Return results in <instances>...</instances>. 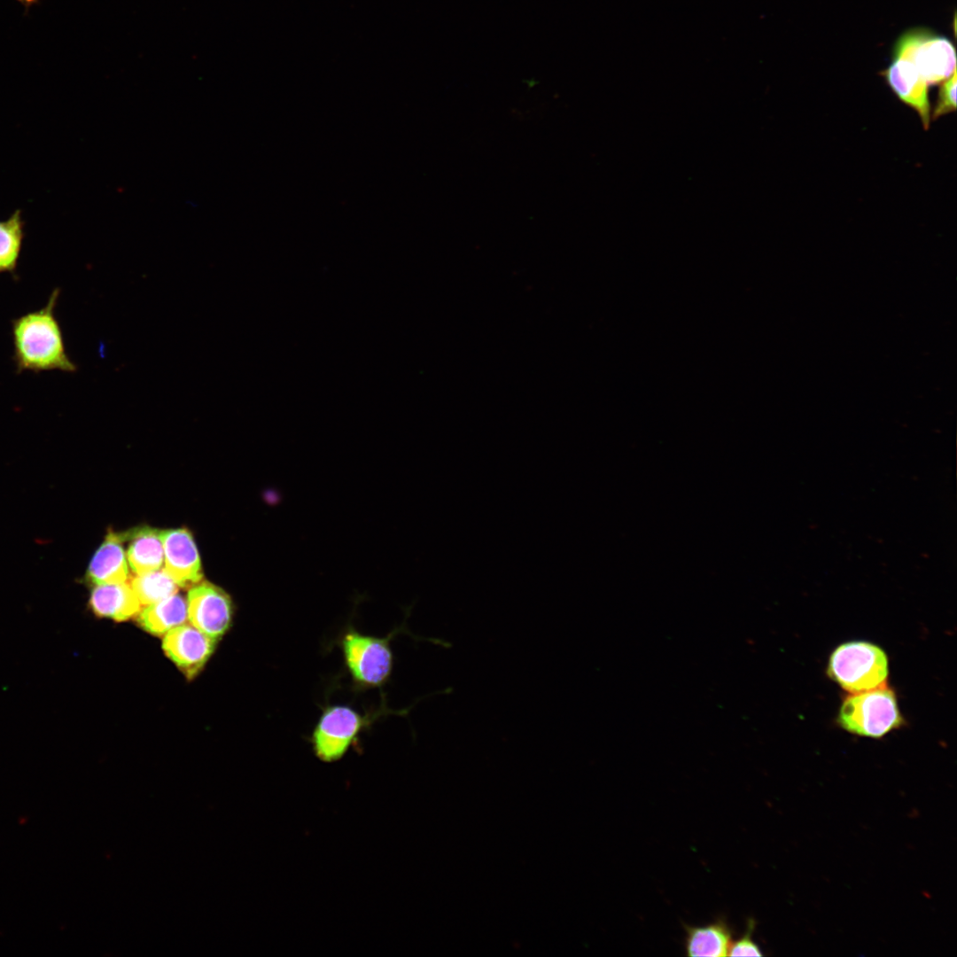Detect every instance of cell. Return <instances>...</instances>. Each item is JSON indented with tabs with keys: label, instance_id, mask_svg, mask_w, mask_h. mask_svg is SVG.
Here are the masks:
<instances>
[{
	"label": "cell",
	"instance_id": "cell-1",
	"mask_svg": "<svg viewBox=\"0 0 957 957\" xmlns=\"http://www.w3.org/2000/svg\"><path fill=\"white\" fill-rule=\"evenodd\" d=\"M59 294L60 290L55 288L43 307L12 320V360L17 374L77 370L66 351L62 329L55 315Z\"/></svg>",
	"mask_w": 957,
	"mask_h": 957
},
{
	"label": "cell",
	"instance_id": "cell-2",
	"mask_svg": "<svg viewBox=\"0 0 957 957\" xmlns=\"http://www.w3.org/2000/svg\"><path fill=\"white\" fill-rule=\"evenodd\" d=\"M321 708V714L308 741L314 755L324 763L342 759L352 747L358 744L362 734L381 718L408 712V709L396 711L389 708L385 695L381 696L377 707L363 712L348 704H326Z\"/></svg>",
	"mask_w": 957,
	"mask_h": 957
},
{
	"label": "cell",
	"instance_id": "cell-3",
	"mask_svg": "<svg viewBox=\"0 0 957 957\" xmlns=\"http://www.w3.org/2000/svg\"><path fill=\"white\" fill-rule=\"evenodd\" d=\"M404 627H396L386 636L364 634L352 624L340 632L336 645L354 691L381 690L388 683L394 665L391 642Z\"/></svg>",
	"mask_w": 957,
	"mask_h": 957
},
{
	"label": "cell",
	"instance_id": "cell-4",
	"mask_svg": "<svg viewBox=\"0 0 957 957\" xmlns=\"http://www.w3.org/2000/svg\"><path fill=\"white\" fill-rule=\"evenodd\" d=\"M827 673L845 691L871 690L886 685L888 657L881 647L869 642H847L832 651Z\"/></svg>",
	"mask_w": 957,
	"mask_h": 957
},
{
	"label": "cell",
	"instance_id": "cell-5",
	"mask_svg": "<svg viewBox=\"0 0 957 957\" xmlns=\"http://www.w3.org/2000/svg\"><path fill=\"white\" fill-rule=\"evenodd\" d=\"M837 723L860 736L880 738L903 723L897 697L886 685L846 696L838 712Z\"/></svg>",
	"mask_w": 957,
	"mask_h": 957
},
{
	"label": "cell",
	"instance_id": "cell-6",
	"mask_svg": "<svg viewBox=\"0 0 957 957\" xmlns=\"http://www.w3.org/2000/svg\"><path fill=\"white\" fill-rule=\"evenodd\" d=\"M893 57L911 61L929 86L941 83L956 71L952 42L926 28H914L903 34L893 48Z\"/></svg>",
	"mask_w": 957,
	"mask_h": 957
},
{
	"label": "cell",
	"instance_id": "cell-7",
	"mask_svg": "<svg viewBox=\"0 0 957 957\" xmlns=\"http://www.w3.org/2000/svg\"><path fill=\"white\" fill-rule=\"evenodd\" d=\"M187 611L191 625L215 640L231 625L233 607L230 596L208 582L197 584L190 589Z\"/></svg>",
	"mask_w": 957,
	"mask_h": 957
},
{
	"label": "cell",
	"instance_id": "cell-8",
	"mask_svg": "<svg viewBox=\"0 0 957 957\" xmlns=\"http://www.w3.org/2000/svg\"><path fill=\"white\" fill-rule=\"evenodd\" d=\"M215 641L192 625L183 624L165 634L162 648L167 656L192 678L212 655Z\"/></svg>",
	"mask_w": 957,
	"mask_h": 957
},
{
	"label": "cell",
	"instance_id": "cell-9",
	"mask_svg": "<svg viewBox=\"0 0 957 957\" xmlns=\"http://www.w3.org/2000/svg\"><path fill=\"white\" fill-rule=\"evenodd\" d=\"M164 549L163 568L181 587L197 584L202 578L199 556L191 533L186 529L160 532Z\"/></svg>",
	"mask_w": 957,
	"mask_h": 957
},
{
	"label": "cell",
	"instance_id": "cell-10",
	"mask_svg": "<svg viewBox=\"0 0 957 957\" xmlns=\"http://www.w3.org/2000/svg\"><path fill=\"white\" fill-rule=\"evenodd\" d=\"M882 75L899 98L916 111L927 129L930 122L929 85L914 64L906 58L893 57Z\"/></svg>",
	"mask_w": 957,
	"mask_h": 957
},
{
	"label": "cell",
	"instance_id": "cell-11",
	"mask_svg": "<svg viewBox=\"0 0 957 957\" xmlns=\"http://www.w3.org/2000/svg\"><path fill=\"white\" fill-rule=\"evenodd\" d=\"M125 538L124 534L108 533L88 565L87 582L93 585L126 582L128 569L122 546Z\"/></svg>",
	"mask_w": 957,
	"mask_h": 957
},
{
	"label": "cell",
	"instance_id": "cell-12",
	"mask_svg": "<svg viewBox=\"0 0 957 957\" xmlns=\"http://www.w3.org/2000/svg\"><path fill=\"white\" fill-rule=\"evenodd\" d=\"M89 606L97 617L123 621L138 614L141 603L131 586L121 582L95 585Z\"/></svg>",
	"mask_w": 957,
	"mask_h": 957
},
{
	"label": "cell",
	"instance_id": "cell-13",
	"mask_svg": "<svg viewBox=\"0 0 957 957\" xmlns=\"http://www.w3.org/2000/svg\"><path fill=\"white\" fill-rule=\"evenodd\" d=\"M685 932L687 955L722 957L728 954L732 933L723 918L703 926H686Z\"/></svg>",
	"mask_w": 957,
	"mask_h": 957
},
{
	"label": "cell",
	"instance_id": "cell-14",
	"mask_svg": "<svg viewBox=\"0 0 957 957\" xmlns=\"http://www.w3.org/2000/svg\"><path fill=\"white\" fill-rule=\"evenodd\" d=\"M187 619V601L176 593L146 605L138 616L141 626L155 635L165 634L170 629L185 624Z\"/></svg>",
	"mask_w": 957,
	"mask_h": 957
},
{
	"label": "cell",
	"instance_id": "cell-15",
	"mask_svg": "<svg viewBox=\"0 0 957 957\" xmlns=\"http://www.w3.org/2000/svg\"><path fill=\"white\" fill-rule=\"evenodd\" d=\"M130 539L127 558L133 572L139 575L160 569L164 549L160 532L143 527L131 533Z\"/></svg>",
	"mask_w": 957,
	"mask_h": 957
},
{
	"label": "cell",
	"instance_id": "cell-16",
	"mask_svg": "<svg viewBox=\"0 0 957 957\" xmlns=\"http://www.w3.org/2000/svg\"><path fill=\"white\" fill-rule=\"evenodd\" d=\"M25 222L20 209L0 221V274L17 277L18 262L25 237Z\"/></svg>",
	"mask_w": 957,
	"mask_h": 957
},
{
	"label": "cell",
	"instance_id": "cell-17",
	"mask_svg": "<svg viewBox=\"0 0 957 957\" xmlns=\"http://www.w3.org/2000/svg\"><path fill=\"white\" fill-rule=\"evenodd\" d=\"M130 586L141 605H149L175 594L178 585L162 570H156L135 577Z\"/></svg>",
	"mask_w": 957,
	"mask_h": 957
},
{
	"label": "cell",
	"instance_id": "cell-18",
	"mask_svg": "<svg viewBox=\"0 0 957 957\" xmlns=\"http://www.w3.org/2000/svg\"><path fill=\"white\" fill-rule=\"evenodd\" d=\"M956 71L946 80L941 82L938 101L932 113L935 120L956 109Z\"/></svg>",
	"mask_w": 957,
	"mask_h": 957
},
{
	"label": "cell",
	"instance_id": "cell-19",
	"mask_svg": "<svg viewBox=\"0 0 957 957\" xmlns=\"http://www.w3.org/2000/svg\"><path fill=\"white\" fill-rule=\"evenodd\" d=\"M756 922L750 919L746 925V930L736 940L731 942L728 954L730 956H762L763 953L759 945L753 940V932Z\"/></svg>",
	"mask_w": 957,
	"mask_h": 957
},
{
	"label": "cell",
	"instance_id": "cell-20",
	"mask_svg": "<svg viewBox=\"0 0 957 957\" xmlns=\"http://www.w3.org/2000/svg\"><path fill=\"white\" fill-rule=\"evenodd\" d=\"M19 1L20 3H22L26 6H30L31 4H35L37 0H19Z\"/></svg>",
	"mask_w": 957,
	"mask_h": 957
}]
</instances>
